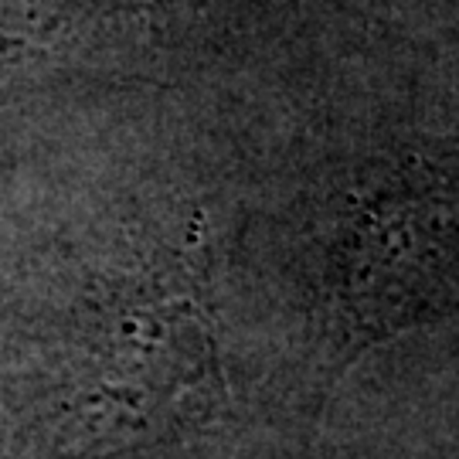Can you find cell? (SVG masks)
<instances>
[{"mask_svg":"<svg viewBox=\"0 0 459 459\" xmlns=\"http://www.w3.org/2000/svg\"><path fill=\"white\" fill-rule=\"evenodd\" d=\"M459 255V225L443 201L419 191H381L344 238L341 296L351 320V351L411 327L449 299Z\"/></svg>","mask_w":459,"mask_h":459,"instance_id":"6da1fadb","label":"cell"}]
</instances>
